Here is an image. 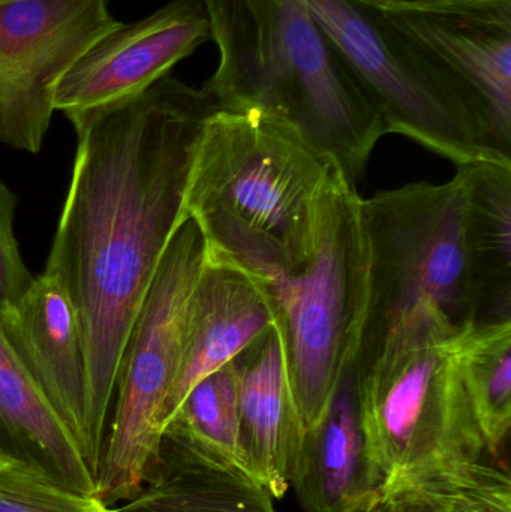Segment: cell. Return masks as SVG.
Wrapping results in <instances>:
<instances>
[{
    "instance_id": "1",
    "label": "cell",
    "mask_w": 511,
    "mask_h": 512,
    "mask_svg": "<svg viewBox=\"0 0 511 512\" xmlns=\"http://www.w3.org/2000/svg\"><path fill=\"white\" fill-rule=\"evenodd\" d=\"M216 110L173 77L66 114L77 153L45 273L77 309L87 364L83 456L96 477L120 361L159 262L186 221L195 150Z\"/></svg>"
},
{
    "instance_id": "11",
    "label": "cell",
    "mask_w": 511,
    "mask_h": 512,
    "mask_svg": "<svg viewBox=\"0 0 511 512\" xmlns=\"http://www.w3.org/2000/svg\"><path fill=\"white\" fill-rule=\"evenodd\" d=\"M212 39L204 0H171L90 45L53 90L54 111L90 110L138 95Z\"/></svg>"
},
{
    "instance_id": "17",
    "label": "cell",
    "mask_w": 511,
    "mask_h": 512,
    "mask_svg": "<svg viewBox=\"0 0 511 512\" xmlns=\"http://www.w3.org/2000/svg\"><path fill=\"white\" fill-rule=\"evenodd\" d=\"M0 462H18L96 495L95 475L0 327Z\"/></svg>"
},
{
    "instance_id": "3",
    "label": "cell",
    "mask_w": 511,
    "mask_h": 512,
    "mask_svg": "<svg viewBox=\"0 0 511 512\" xmlns=\"http://www.w3.org/2000/svg\"><path fill=\"white\" fill-rule=\"evenodd\" d=\"M335 162L284 120L215 110L192 162L185 213L207 254L272 283L314 249Z\"/></svg>"
},
{
    "instance_id": "13",
    "label": "cell",
    "mask_w": 511,
    "mask_h": 512,
    "mask_svg": "<svg viewBox=\"0 0 511 512\" xmlns=\"http://www.w3.org/2000/svg\"><path fill=\"white\" fill-rule=\"evenodd\" d=\"M0 327L83 454L86 351L77 309L65 288L45 271L33 277L17 309Z\"/></svg>"
},
{
    "instance_id": "6",
    "label": "cell",
    "mask_w": 511,
    "mask_h": 512,
    "mask_svg": "<svg viewBox=\"0 0 511 512\" xmlns=\"http://www.w3.org/2000/svg\"><path fill=\"white\" fill-rule=\"evenodd\" d=\"M462 331L434 315L396 328L354 367L363 427L387 478L455 460H479L485 441L458 360Z\"/></svg>"
},
{
    "instance_id": "5",
    "label": "cell",
    "mask_w": 511,
    "mask_h": 512,
    "mask_svg": "<svg viewBox=\"0 0 511 512\" xmlns=\"http://www.w3.org/2000/svg\"><path fill=\"white\" fill-rule=\"evenodd\" d=\"M369 242L368 312L354 367L422 313H438L458 330L479 325L468 258L461 177L417 182L363 198Z\"/></svg>"
},
{
    "instance_id": "21",
    "label": "cell",
    "mask_w": 511,
    "mask_h": 512,
    "mask_svg": "<svg viewBox=\"0 0 511 512\" xmlns=\"http://www.w3.org/2000/svg\"><path fill=\"white\" fill-rule=\"evenodd\" d=\"M165 427H173L204 450L240 466L239 408L233 363L197 382Z\"/></svg>"
},
{
    "instance_id": "22",
    "label": "cell",
    "mask_w": 511,
    "mask_h": 512,
    "mask_svg": "<svg viewBox=\"0 0 511 512\" xmlns=\"http://www.w3.org/2000/svg\"><path fill=\"white\" fill-rule=\"evenodd\" d=\"M0 512H114V507L23 463L0 462Z\"/></svg>"
},
{
    "instance_id": "19",
    "label": "cell",
    "mask_w": 511,
    "mask_h": 512,
    "mask_svg": "<svg viewBox=\"0 0 511 512\" xmlns=\"http://www.w3.org/2000/svg\"><path fill=\"white\" fill-rule=\"evenodd\" d=\"M377 512H511L507 469L485 460H455L387 478Z\"/></svg>"
},
{
    "instance_id": "2",
    "label": "cell",
    "mask_w": 511,
    "mask_h": 512,
    "mask_svg": "<svg viewBox=\"0 0 511 512\" xmlns=\"http://www.w3.org/2000/svg\"><path fill=\"white\" fill-rule=\"evenodd\" d=\"M204 5L219 63L201 90L216 110L291 123L357 186L386 125L305 3L204 0Z\"/></svg>"
},
{
    "instance_id": "9",
    "label": "cell",
    "mask_w": 511,
    "mask_h": 512,
    "mask_svg": "<svg viewBox=\"0 0 511 512\" xmlns=\"http://www.w3.org/2000/svg\"><path fill=\"white\" fill-rule=\"evenodd\" d=\"M119 24L108 0H0V144L39 153L54 87Z\"/></svg>"
},
{
    "instance_id": "4",
    "label": "cell",
    "mask_w": 511,
    "mask_h": 512,
    "mask_svg": "<svg viewBox=\"0 0 511 512\" xmlns=\"http://www.w3.org/2000/svg\"><path fill=\"white\" fill-rule=\"evenodd\" d=\"M369 279L363 198L336 165L321 192L311 255L267 285L303 430L323 417L354 369Z\"/></svg>"
},
{
    "instance_id": "8",
    "label": "cell",
    "mask_w": 511,
    "mask_h": 512,
    "mask_svg": "<svg viewBox=\"0 0 511 512\" xmlns=\"http://www.w3.org/2000/svg\"><path fill=\"white\" fill-rule=\"evenodd\" d=\"M206 258L203 234L188 218L165 249L120 361L116 406L95 480L96 496L108 507L137 495L158 453L189 301Z\"/></svg>"
},
{
    "instance_id": "7",
    "label": "cell",
    "mask_w": 511,
    "mask_h": 512,
    "mask_svg": "<svg viewBox=\"0 0 511 512\" xmlns=\"http://www.w3.org/2000/svg\"><path fill=\"white\" fill-rule=\"evenodd\" d=\"M383 116L399 134L452 161L511 162L503 140L476 99L426 65L374 9L356 0H302Z\"/></svg>"
},
{
    "instance_id": "20",
    "label": "cell",
    "mask_w": 511,
    "mask_h": 512,
    "mask_svg": "<svg viewBox=\"0 0 511 512\" xmlns=\"http://www.w3.org/2000/svg\"><path fill=\"white\" fill-rule=\"evenodd\" d=\"M458 360L486 451L498 456L511 427V321L462 331Z\"/></svg>"
},
{
    "instance_id": "23",
    "label": "cell",
    "mask_w": 511,
    "mask_h": 512,
    "mask_svg": "<svg viewBox=\"0 0 511 512\" xmlns=\"http://www.w3.org/2000/svg\"><path fill=\"white\" fill-rule=\"evenodd\" d=\"M15 209L17 197L0 180V322L14 313L33 279L15 239Z\"/></svg>"
},
{
    "instance_id": "10",
    "label": "cell",
    "mask_w": 511,
    "mask_h": 512,
    "mask_svg": "<svg viewBox=\"0 0 511 512\" xmlns=\"http://www.w3.org/2000/svg\"><path fill=\"white\" fill-rule=\"evenodd\" d=\"M372 9L426 65L467 90L511 144V0Z\"/></svg>"
},
{
    "instance_id": "25",
    "label": "cell",
    "mask_w": 511,
    "mask_h": 512,
    "mask_svg": "<svg viewBox=\"0 0 511 512\" xmlns=\"http://www.w3.org/2000/svg\"><path fill=\"white\" fill-rule=\"evenodd\" d=\"M363 512H377V511H375V508L372 507V508H369V510H366V511H363Z\"/></svg>"
},
{
    "instance_id": "16",
    "label": "cell",
    "mask_w": 511,
    "mask_h": 512,
    "mask_svg": "<svg viewBox=\"0 0 511 512\" xmlns=\"http://www.w3.org/2000/svg\"><path fill=\"white\" fill-rule=\"evenodd\" d=\"M114 512H278L273 496L236 463L165 427L143 486Z\"/></svg>"
},
{
    "instance_id": "12",
    "label": "cell",
    "mask_w": 511,
    "mask_h": 512,
    "mask_svg": "<svg viewBox=\"0 0 511 512\" xmlns=\"http://www.w3.org/2000/svg\"><path fill=\"white\" fill-rule=\"evenodd\" d=\"M275 327L266 283L207 254L189 301L182 355L165 408L164 427L192 387L230 364Z\"/></svg>"
},
{
    "instance_id": "24",
    "label": "cell",
    "mask_w": 511,
    "mask_h": 512,
    "mask_svg": "<svg viewBox=\"0 0 511 512\" xmlns=\"http://www.w3.org/2000/svg\"><path fill=\"white\" fill-rule=\"evenodd\" d=\"M356 2L377 9H416L431 8V6L459 2V0H356Z\"/></svg>"
},
{
    "instance_id": "18",
    "label": "cell",
    "mask_w": 511,
    "mask_h": 512,
    "mask_svg": "<svg viewBox=\"0 0 511 512\" xmlns=\"http://www.w3.org/2000/svg\"><path fill=\"white\" fill-rule=\"evenodd\" d=\"M480 324L511 321V162L458 165Z\"/></svg>"
},
{
    "instance_id": "15",
    "label": "cell",
    "mask_w": 511,
    "mask_h": 512,
    "mask_svg": "<svg viewBox=\"0 0 511 512\" xmlns=\"http://www.w3.org/2000/svg\"><path fill=\"white\" fill-rule=\"evenodd\" d=\"M239 408L240 466L273 499L287 495L302 441V421L288 384L278 328L233 361Z\"/></svg>"
},
{
    "instance_id": "14",
    "label": "cell",
    "mask_w": 511,
    "mask_h": 512,
    "mask_svg": "<svg viewBox=\"0 0 511 512\" xmlns=\"http://www.w3.org/2000/svg\"><path fill=\"white\" fill-rule=\"evenodd\" d=\"M384 483L363 427L353 369L323 417L303 432L291 487L303 512H363L377 504Z\"/></svg>"
}]
</instances>
